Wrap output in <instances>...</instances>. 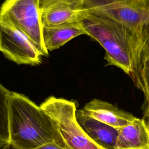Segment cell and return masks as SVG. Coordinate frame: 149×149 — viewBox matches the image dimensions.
<instances>
[{"label": "cell", "mask_w": 149, "mask_h": 149, "mask_svg": "<svg viewBox=\"0 0 149 149\" xmlns=\"http://www.w3.org/2000/svg\"><path fill=\"white\" fill-rule=\"evenodd\" d=\"M0 18L8 20L24 33L42 56H47L42 40L40 0H5L0 8Z\"/></svg>", "instance_id": "obj_5"}, {"label": "cell", "mask_w": 149, "mask_h": 149, "mask_svg": "<svg viewBox=\"0 0 149 149\" xmlns=\"http://www.w3.org/2000/svg\"><path fill=\"white\" fill-rule=\"evenodd\" d=\"M81 22L87 35L104 49L108 65L122 70L140 88V39L123 24L86 10Z\"/></svg>", "instance_id": "obj_1"}, {"label": "cell", "mask_w": 149, "mask_h": 149, "mask_svg": "<svg viewBox=\"0 0 149 149\" xmlns=\"http://www.w3.org/2000/svg\"><path fill=\"white\" fill-rule=\"evenodd\" d=\"M145 115H146V121L145 120V122H146L148 130L149 132V109L146 111Z\"/></svg>", "instance_id": "obj_16"}, {"label": "cell", "mask_w": 149, "mask_h": 149, "mask_svg": "<svg viewBox=\"0 0 149 149\" xmlns=\"http://www.w3.org/2000/svg\"><path fill=\"white\" fill-rule=\"evenodd\" d=\"M81 110L86 115L116 129L127 125L135 118L112 104L97 98L87 103Z\"/></svg>", "instance_id": "obj_8"}, {"label": "cell", "mask_w": 149, "mask_h": 149, "mask_svg": "<svg viewBox=\"0 0 149 149\" xmlns=\"http://www.w3.org/2000/svg\"><path fill=\"white\" fill-rule=\"evenodd\" d=\"M0 51L19 65H39L42 56L30 38L4 18H0Z\"/></svg>", "instance_id": "obj_6"}, {"label": "cell", "mask_w": 149, "mask_h": 149, "mask_svg": "<svg viewBox=\"0 0 149 149\" xmlns=\"http://www.w3.org/2000/svg\"><path fill=\"white\" fill-rule=\"evenodd\" d=\"M8 122V147L12 149H34L49 143L70 148L50 116L23 94L10 91Z\"/></svg>", "instance_id": "obj_2"}, {"label": "cell", "mask_w": 149, "mask_h": 149, "mask_svg": "<svg viewBox=\"0 0 149 149\" xmlns=\"http://www.w3.org/2000/svg\"><path fill=\"white\" fill-rule=\"evenodd\" d=\"M6 149H12L10 147H8ZM34 149H72L70 148H66L58 145L55 143H49L40 146Z\"/></svg>", "instance_id": "obj_15"}, {"label": "cell", "mask_w": 149, "mask_h": 149, "mask_svg": "<svg viewBox=\"0 0 149 149\" xmlns=\"http://www.w3.org/2000/svg\"><path fill=\"white\" fill-rule=\"evenodd\" d=\"M76 119L87 136L103 149H115L118 130L76 110Z\"/></svg>", "instance_id": "obj_9"}, {"label": "cell", "mask_w": 149, "mask_h": 149, "mask_svg": "<svg viewBox=\"0 0 149 149\" xmlns=\"http://www.w3.org/2000/svg\"><path fill=\"white\" fill-rule=\"evenodd\" d=\"M85 10L118 22L139 39L149 25V0H80Z\"/></svg>", "instance_id": "obj_3"}, {"label": "cell", "mask_w": 149, "mask_h": 149, "mask_svg": "<svg viewBox=\"0 0 149 149\" xmlns=\"http://www.w3.org/2000/svg\"><path fill=\"white\" fill-rule=\"evenodd\" d=\"M40 10L43 27L81 22L86 11L80 0H44Z\"/></svg>", "instance_id": "obj_7"}, {"label": "cell", "mask_w": 149, "mask_h": 149, "mask_svg": "<svg viewBox=\"0 0 149 149\" xmlns=\"http://www.w3.org/2000/svg\"><path fill=\"white\" fill-rule=\"evenodd\" d=\"M43 1H44V0H40V2H41Z\"/></svg>", "instance_id": "obj_17"}, {"label": "cell", "mask_w": 149, "mask_h": 149, "mask_svg": "<svg viewBox=\"0 0 149 149\" xmlns=\"http://www.w3.org/2000/svg\"><path fill=\"white\" fill-rule=\"evenodd\" d=\"M80 35H87L81 22L55 27H42L43 42L48 52L60 48L68 41Z\"/></svg>", "instance_id": "obj_11"}, {"label": "cell", "mask_w": 149, "mask_h": 149, "mask_svg": "<svg viewBox=\"0 0 149 149\" xmlns=\"http://www.w3.org/2000/svg\"><path fill=\"white\" fill-rule=\"evenodd\" d=\"M10 91L0 83V149L9 146L8 106Z\"/></svg>", "instance_id": "obj_12"}, {"label": "cell", "mask_w": 149, "mask_h": 149, "mask_svg": "<svg viewBox=\"0 0 149 149\" xmlns=\"http://www.w3.org/2000/svg\"><path fill=\"white\" fill-rule=\"evenodd\" d=\"M140 61L142 59L149 57V25L144 30L140 40Z\"/></svg>", "instance_id": "obj_14"}, {"label": "cell", "mask_w": 149, "mask_h": 149, "mask_svg": "<svg viewBox=\"0 0 149 149\" xmlns=\"http://www.w3.org/2000/svg\"><path fill=\"white\" fill-rule=\"evenodd\" d=\"M140 89L144 95L147 111L149 109V57L144 58L140 61Z\"/></svg>", "instance_id": "obj_13"}, {"label": "cell", "mask_w": 149, "mask_h": 149, "mask_svg": "<svg viewBox=\"0 0 149 149\" xmlns=\"http://www.w3.org/2000/svg\"><path fill=\"white\" fill-rule=\"evenodd\" d=\"M53 120L66 144L72 149H103L93 142L76 119L75 102L53 96L40 106Z\"/></svg>", "instance_id": "obj_4"}, {"label": "cell", "mask_w": 149, "mask_h": 149, "mask_svg": "<svg viewBox=\"0 0 149 149\" xmlns=\"http://www.w3.org/2000/svg\"><path fill=\"white\" fill-rule=\"evenodd\" d=\"M117 130L115 149H149V132L144 119L135 117Z\"/></svg>", "instance_id": "obj_10"}]
</instances>
